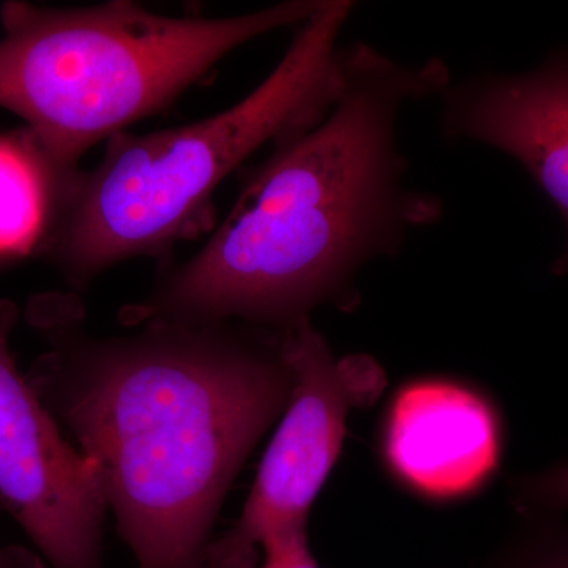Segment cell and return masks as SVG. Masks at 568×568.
<instances>
[{"instance_id":"obj_9","label":"cell","mask_w":568,"mask_h":568,"mask_svg":"<svg viewBox=\"0 0 568 568\" xmlns=\"http://www.w3.org/2000/svg\"><path fill=\"white\" fill-rule=\"evenodd\" d=\"M77 171L59 166L28 126L0 133V265L43 252Z\"/></svg>"},{"instance_id":"obj_7","label":"cell","mask_w":568,"mask_h":568,"mask_svg":"<svg viewBox=\"0 0 568 568\" xmlns=\"http://www.w3.org/2000/svg\"><path fill=\"white\" fill-rule=\"evenodd\" d=\"M440 97L444 136L480 142L517 160L568 233V50L528 73H481L450 82ZM552 272L567 274L568 242Z\"/></svg>"},{"instance_id":"obj_10","label":"cell","mask_w":568,"mask_h":568,"mask_svg":"<svg viewBox=\"0 0 568 568\" xmlns=\"http://www.w3.org/2000/svg\"><path fill=\"white\" fill-rule=\"evenodd\" d=\"M263 568H321L310 549L306 523L284 526L261 541Z\"/></svg>"},{"instance_id":"obj_3","label":"cell","mask_w":568,"mask_h":568,"mask_svg":"<svg viewBox=\"0 0 568 568\" xmlns=\"http://www.w3.org/2000/svg\"><path fill=\"white\" fill-rule=\"evenodd\" d=\"M355 3L320 0L274 71L212 118L108 140L102 162L71 179L41 256L74 290L112 265L163 256L207 223L220 183L267 142L315 125L342 89V37Z\"/></svg>"},{"instance_id":"obj_6","label":"cell","mask_w":568,"mask_h":568,"mask_svg":"<svg viewBox=\"0 0 568 568\" xmlns=\"http://www.w3.org/2000/svg\"><path fill=\"white\" fill-rule=\"evenodd\" d=\"M18 315L0 298V507L52 568H104L99 476L18 369L10 347Z\"/></svg>"},{"instance_id":"obj_13","label":"cell","mask_w":568,"mask_h":568,"mask_svg":"<svg viewBox=\"0 0 568 568\" xmlns=\"http://www.w3.org/2000/svg\"><path fill=\"white\" fill-rule=\"evenodd\" d=\"M0 568H43L32 552L18 547H0Z\"/></svg>"},{"instance_id":"obj_8","label":"cell","mask_w":568,"mask_h":568,"mask_svg":"<svg viewBox=\"0 0 568 568\" xmlns=\"http://www.w3.org/2000/svg\"><path fill=\"white\" fill-rule=\"evenodd\" d=\"M399 484L432 500L484 487L503 454V425L491 402L448 377H422L396 392L381 437Z\"/></svg>"},{"instance_id":"obj_5","label":"cell","mask_w":568,"mask_h":568,"mask_svg":"<svg viewBox=\"0 0 568 568\" xmlns=\"http://www.w3.org/2000/svg\"><path fill=\"white\" fill-rule=\"evenodd\" d=\"M293 394L234 528L211 541L209 568H254L267 534L308 523L342 454L346 422L383 395L386 373L366 354L336 357L312 323L280 332Z\"/></svg>"},{"instance_id":"obj_1","label":"cell","mask_w":568,"mask_h":568,"mask_svg":"<svg viewBox=\"0 0 568 568\" xmlns=\"http://www.w3.org/2000/svg\"><path fill=\"white\" fill-rule=\"evenodd\" d=\"M81 312L67 295L36 301L47 351L26 377L95 467L138 567L209 568L224 497L293 394L282 336L171 321L95 336Z\"/></svg>"},{"instance_id":"obj_12","label":"cell","mask_w":568,"mask_h":568,"mask_svg":"<svg viewBox=\"0 0 568 568\" xmlns=\"http://www.w3.org/2000/svg\"><path fill=\"white\" fill-rule=\"evenodd\" d=\"M523 497L547 507L568 508V465L523 481Z\"/></svg>"},{"instance_id":"obj_2","label":"cell","mask_w":568,"mask_h":568,"mask_svg":"<svg viewBox=\"0 0 568 568\" xmlns=\"http://www.w3.org/2000/svg\"><path fill=\"white\" fill-rule=\"evenodd\" d=\"M338 99L315 125L275 142L226 219L192 260L164 268L121 312L129 327L241 323L286 331L353 297L355 276L394 256L443 205L406 185L398 148L406 103L443 95L446 63L395 61L355 43L342 51Z\"/></svg>"},{"instance_id":"obj_11","label":"cell","mask_w":568,"mask_h":568,"mask_svg":"<svg viewBox=\"0 0 568 568\" xmlns=\"http://www.w3.org/2000/svg\"><path fill=\"white\" fill-rule=\"evenodd\" d=\"M497 568H568V536L538 537L510 552Z\"/></svg>"},{"instance_id":"obj_4","label":"cell","mask_w":568,"mask_h":568,"mask_svg":"<svg viewBox=\"0 0 568 568\" xmlns=\"http://www.w3.org/2000/svg\"><path fill=\"white\" fill-rule=\"evenodd\" d=\"M320 0L237 17H164L129 0L84 9L0 7V108L67 171L97 142L164 110L257 37L298 28Z\"/></svg>"}]
</instances>
